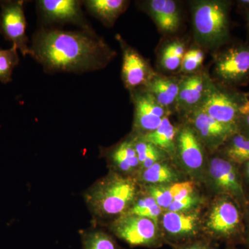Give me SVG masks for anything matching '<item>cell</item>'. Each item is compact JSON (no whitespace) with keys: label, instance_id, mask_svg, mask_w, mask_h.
I'll return each instance as SVG.
<instances>
[{"label":"cell","instance_id":"6da1fadb","mask_svg":"<svg viewBox=\"0 0 249 249\" xmlns=\"http://www.w3.org/2000/svg\"><path fill=\"white\" fill-rule=\"evenodd\" d=\"M30 53L49 74H77L106 68L117 53L92 29L39 28L32 35Z\"/></svg>","mask_w":249,"mask_h":249},{"label":"cell","instance_id":"7a4b0ae2","mask_svg":"<svg viewBox=\"0 0 249 249\" xmlns=\"http://www.w3.org/2000/svg\"><path fill=\"white\" fill-rule=\"evenodd\" d=\"M137 196L134 180L114 174L95 183L85 198L95 215L106 217L124 215L135 202Z\"/></svg>","mask_w":249,"mask_h":249},{"label":"cell","instance_id":"3957f363","mask_svg":"<svg viewBox=\"0 0 249 249\" xmlns=\"http://www.w3.org/2000/svg\"><path fill=\"white\" fill-rule=\"evenodd\" d=\"M192 22L196 45L214 51L227 37L228 6L217 0H197L191 3Z\"/></svg>","mask_w":249,"mask_h":249},{"label":"cell","instance_id":"277c9868","mask_svg":"<svg viewBox=\"0 0 249 249\" xmlns=\"http://www.w3.org/2000/svg\"><path fill=\"white\" fill-rule=\"evenodd\" d=\"M199 107L216 121L238 127L241 119L249 113V97L211 78Z\"/></svg>","mask_w":249,"mask_h":249},{"label":"cell","instance_id":"5b68a950","mask_svg":"<svg viewBox=\"0 0 249 249\" xmlns=\"http://www.w3.org/2000/svg\"><path fill=\"white\" fill-rule=\"evenodd\" d=\"M213 73V80L226 86L245 83L249 78V45L215 52Z\"/></svg>","mask_w":249,"mask_h":249},{"label":"cell","instance_id":"8992f818","mask_svg":"<svg viewBox=\"0 0 249 249\" xmlns=\"http://www.w3.org/2000/svg\"><path fill=\"white\" fill-rule=\"evenodd\" d=\"M240 204L231 196H224L212 206L206 219V229L216 238L233 240L242 233Z\"/></svg>","mask_w":249,"mask_h":249},{"label":"cell","instance_id":"52a82bcc","mask_svg":"<svg viewBox=\"0 0 249 249\" xmlns=\"http://www.w3.org/2000/svg\"><path fill=\"white\" fill-rule=\"evenodd\" d=\"M23 0H1L0 4V34L11 42L23 56L30 53L27 35V19Z\"/></svg>","mask_w":249,"mask_h":249},{"label":"cell","instance_id":"ba28073f","mask_svg":"<svg viewBox=\"0 0 249 249\" xmlns=\"http://www.w3.org/2000/svg\"><path fill=\"white\" fill-rule=\"evenodd\" d=\"M83 1L79 0H38L36 9L41 27H47L54 24H71L80 29H92L85 18Z\"/></svg>","mask_w":249,"mask_h":249},{"label":"cell","instance_id":"9c48e42d","mask_svg":"<svg viewBox=\"0 0 249 249\" xmlns=\"http://www.w3.org/2000/svg\"><path fill=\"white\" fill-rule=\"evenodd\" d=\"M111 230L131 247H155L160 242L157 224L151 219L124 214L113 223Z\"/></svg>","mask_w":249,"mask_h":249},{"label":"cell","instance_id":"30bf717a","mask_svg":"<svg viewBox=\"0 0 249 249\" xmlns=\"http://www.w3.org/2000/svg\"><path fill=\"white\" fill-rule=\"evenodd\" d=\"M115 37L122 52L121 79L124 88L129 93L145 88L156 73L150 62L129 45L122 36L117 34Z\"/></svg>","mask_w":249,"mask_h":249},{"label":"cell","instance_id":"8fae6325","mask_svg":"<svg viewBox=\"0 0 249 249\" xmlns=\"http://www.w3.org/2000/svg\"><path fill=\"white\" fill-rule=\"evenodd\" d=\"M197 134L204 146L211 150L222 147L234 134L239 132L238 127L216 121L200 107L184 116Z\"/></svg>","mask_w":249,"mask_h":249},{"label":"cell","instance_id":"7c38bea8","mask_svg":"<svg viewBox=\"0 0 249 249\" xmlns=\"http://www.w3.org/2000/svg\"><path fill=\"white\" fill-rule=\"evenodd\" d=\"M134 105V131L136 135L153 132L160 127L165 116L170 111L160 106L151 93L145 88L130 92Z\"/></svg>","mask_w":249,"mask_h":249},{"label":"cell","instance_id":"4fadbf2b","mask_svg":"<svg viewBox=\"0 0 249 249\" xmlns=\"http://www.w3.org/2000/svg\"><path fill=\"white\" fill-rule=\"evenodd\" d=\"M209 174L214 187L240 205L247 204L237 165L224 157H215L209 163Z\"/></svg>","mask_w":249,"mask_h":249},{"label":"cell","instance_id":"5bb4252c","mask_svg":"<svg viewBox=\"0 0 249 249\" xmlns=\"http://www.w3.org/2000/svg\"><path fill=\"white\" fill-rule=\"evenodd\" d=\"M211 79L209 73L203 69L196 73L181 76L175 110L185 116L199 107Z\"/></svg>","mask_w":249,"mask_h":249},{"label":"cell","instance_id":"9a60e30c","mask_svg":"<svg viewBox=\"0 0 249 249\" xmlns=\"http://www.w3.org/2000/svg\"><path fill=\"white\" fill-rule=\"evenodd\" d=\"M151 17L160 33L173 35L181 25V11L178 1L174 0H149L140 4Z\"/></svg>","mask_w":249,"mask_h":249},{"label":"cell","instance_id":"2e32d148","mask_svg":"<svg viewBox=\"0 0 249 249\" xmlns=\"http://www.w3.org/2000/svg\"><path fill=\"white\" fill-rule=\"evenodd\" d=\"M175 147L178 158L187 169H201L204 163L205 146L195 129L187 123L178 129Z\"/></svg>","mask_w":249,"mask_h":249},{"label":"cell","instance_id":"e0dca14e","mask_svg":"<svg viewBox=\"0 0 249 249\" xmlns=\"http://www.w3.org/2000/svg\"><path fill=\"white\" fill-rule=\"evenodd\" d=\"M161 222L163 230L173 240L191 238L195 237L199 231V214L194 211H167L162 217Z\"/></svg>","mask_w":249,"mask_h":249},{"label":"cell","instance_id":"ac0fdd59","mask_svg":"<svg viewBox=\"0 0 249 249\" xmlns=\"http://www.w3.org/2000/svg\"><path fill=\"white\" fill-rule=\"evenodd\" d=\"M181 76H168L155 73L145 89L151 93L157 102L167 110L175 109L179 91Z\"/></svg>","mask_w":249,"mask_h":249},{"label":"cell","instance_id":"d6986e66","mask_svg":"<svg viewBox=\"0 0 249 249\" xmlns=\"http://www.w3.org/2000/svg\"><path fill=\"white\" fill-rule=\"evenodd\" d=\"M126 0H85L83 5L91 16L107 28L114 27L118 18L128 9Z\"/></svg>","mask_w":249,"mask_h":249},{"label":"cell","instance_id":"ffe728a7","mask_svg":"<svg viewBox=\"0 0 249 249\" xmlns=\"http://www.w3.org/2000/svg\"><path fill=\"white\" fill-rule=\"evenodd\" d=\"M150 196L163 209L178 199L194 193V184L191 181L170 183L169 185H152L148 188Z\"/></svg>","mask_w":249,"mask_h":249},{"label":"cell","instance_id":"44dd1931","mask_svg":"<svg viewBox=\"0 0 249 249\" xmlns=\"http://www.w3.org/2000/svg\"><path fill=\"white\" fill-rule=\"evenodd\" d=\"M186 52V42L183 39L175 37L165 41L159 56L160 68L165 71L178 72Z\"/></svg>","mask_w":249,"mask_h":249},{"label":"cell","instance_id":"7402d4cb","mask_svg":"<svg viewBox=\"0 0 249 249\" xmlns=\"http://www.w3.org/2000/svg\"><path fill=\"white\" fill-rule=\"evenodd\" d=\"M178 129L170 122L168 116H167L163 119L160 127L153 132L143 135L137 136L159 147L166 153L173 154L176 151L175 142Z\"/></svg>","mask_w":249,"mask_h":249},{"label":"cell","instance_id":"603a6c76","mask_svg":"<svg viewBox=\"0 0 249 249\" xmlns=\"http://www.w3.org/2000/svg\"><path fill=\"white\" fill-rule=\"evenodd\" d=\"M110 158L116 168L124 173H131L140 167L132 139L116 145L111 152Z\"/></svg>","mask_w":249,"mask_h":249},{"label":"cell","instance_id":"cb8c5ba5","mask_svg":"<svg viewBox=\"0 0 249 249\" xmlns=\"http://www.w3.org/2000/svg\"><path fill=\"white\" fill-rule=\"evenodd\" d=\"M223 155L235 164H244L249 160V136L237 132L222 146Z\"/></svg>","mask_w":249,"mask_h":249},{"label":"cell","instance_id":"d4e9b609","mask_svg":"<svg viewBox=\"0 0 249 249\" xmlns=\"http://www.w3.org/2000/svg\"><path fill=\"white\" fill-rule=\"evenodd\" d=\"M132 140L138 157L139 164L142 170L147 169L164 160L166 152L159 147L145 142L139 136L134 135Z\"/></svg>","mask_w":249,"mask_h":249},{"label":"cell","instance_id":"484cf974","mask_svg":"<svg viewBox=\"0 0 249 249\" xmlns=\"http://www.w3.org/2000/svg\"><path fill=\"white\" fill-rule=\"evenodd\" d=\"M142 181L152 185H165L175 183L178 175L175 170L163 161L158 162L142 173Z\"/></svg>","mask_w":249,"mask_h":249},{"label":"cell","instance_id":"4316f807","mask_svg":"<svg viewBox=\"0 0 249 249\" xmlns=\"http://www.w3.org/2000/svg\"><path fill=\"white\" fill-rule=\"evenodd\" d=\"M162 210L163 209L157 204L155 199L149 196L142 199H136L135 202L125 214L147 218L158 224Z\"/></svg>","mask_w":249,"mask_h":249},{"label":"cell","instance_id":"83f0119b","mask_svg":"<svg viewBox=\"0 0 249 249\" xmlns=\"http://www.w3.org/2000/svg\"><path fill=\"white\" fill-rule=\"evenodd\" d=\"M18 50L14 46L6 49H0V82L7 84L12 81L13 73L19 65Z\"/></svg>","mask_w":249,"mask_h":249},{"label":"cell","instance_id":"f1b7e54d","mask_svg":"<svg viewBox=\"0 0 249 249\" xmlns=\"http://www.w3.org/2000/svg\"><path fill=\"white\" fill-rule=\"evenodd\" d=\"M83 249H120L114 239L101 231H90L82 237Z\"/></svg>","mask_w":249,"mask_h":249},{"label":"cell","instance_id":"f546056e","mask_svg":"<svg viewBox=\"0 0 249 249\" xmlns=\"http://www.w3.org/2000/svg\"><path fill=\"white\" fill-rule=\"evenodd\" d=\"M205 59L204 49L196 45L188 49L183 56L178 73L184 75L191 74L202 70Z\"/></svg>","mask_w":249,"mask_h":249},{"label":"cell","instance_id":"4dcf8cb0","mask_svg":"<svg viewBox=\"0 0 249 249\" xmlns=\"http://www.w3.org/2000/svg\"><path fill=\"white\" fill-rule=\"evenodd\" d=\"M199 202H200L199 196L193 193L192 194L188 195V196L173 201L169 207L167 209V211L188 212V211H191V209H194L199 204Z\"/></svg>","mask_w":249,"mask_h":249},{"label":"cell","instance_id":"1f68e13d","mask_svg":"<svg viewBox=\"0 0 249 249\" xmlns=\"http://www.w3.org/2000/svg\"><path fill=\"white\" fill-rule=\"evenodd\" d=\"M178 249H214L213 246L204 241H196L180 247Z\"/></svg>","mask_w":249,"mask_h":249},{"label":"cell","instance_id":"d6a6232c","mask_svg":"<svg viewBox=\"0 0 249 249\" xmlns=\"http://www.w3.org/2000/svg\"><path fill=\"white\" fill-rule=\"evenodd\" d=\"M239 132L249 136V113L241 119L238 124Z\"/></svg>","mask_w":249,"mask_h":249},{"label":"cell","instance_id":"836d02e7","mask_svg":"<svg viewBox=\"0 0 249 249\" xmlns=\"http://www.w3.org/2000/svg\"><path fill=\"white\" fill-rule=\"evenodd\" d=\"M245 242L249 247V211L248 213V217H247V227L246 231Z\"/></svg>","mask_w":249,"mask_h":249},{"label":"cell","instance_id":"e575fe53","mask_svg":"<svg viewBox=\"0 0 249 249\" xmlns=\"http://www.w3.org/2000/svg\"><path fill=\"white\" fill-rule=\"evenodd\" d=\"M245 164V175L247 181L249 183V160L247 163H244Z\"/></svg>","mask_w":249,"mask_h":249},{"label":"cell","instance_id":"d590c367","mask_svg":"<svg viewBox=\"0 0 249 249\" xmlns=\"http://www.w3.org/2000/svg\"><path fill=\"white\" fill-rule=\"evenodd\" d=\"M240 3L241 4L246 5V6H249V0H243V1H240Z\"/></svg>","mask_w":249,"mask_h":249},{"label":"cell","instance_id":"8d00e7d4","mask_svg":"<svg viewBox=\"0 0 249 249\" xmlns=\"http://www.w3.org/2000/svg\"><path fill=\"white\" fill-rule=\"evenodd\" d=\"M248 22H249V14L248 16Z\"/></svg>","mask_w":249,"mask_h":249},{"label":"cell","instance_id":"74e56055","mask_svg":"<svg viewBox=\"0 0 249 249\" xmlns=\"http://www.w3.org/2000/svg\"><path fill=\"white\" fill-rule=\"evenodd\" d=\"M1 0H0V4H1Z\"/></svg>","mask_w":249,"mask_h":249}]
</instances>
